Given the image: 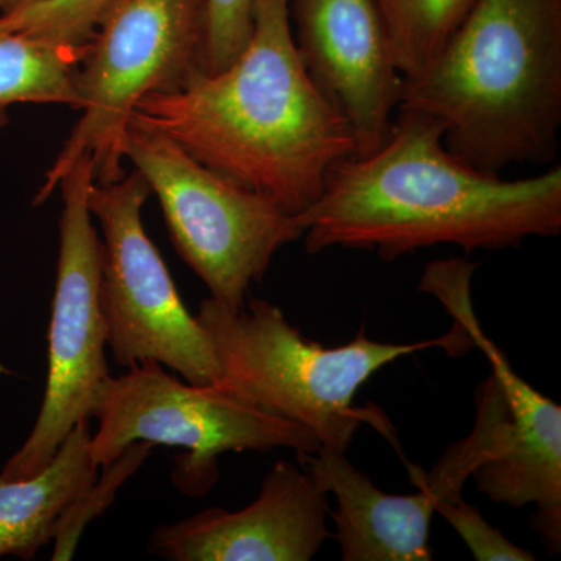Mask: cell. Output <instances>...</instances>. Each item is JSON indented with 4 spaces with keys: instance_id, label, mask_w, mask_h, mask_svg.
<instances>
[{
    "instance_id": "17",
    "label": "cell",
    "mask_w": 561,
    "mask_h": 561,
    "mask_svg": "<svg viewBox=\"0 0 561 561\" xmlns=\"http://www.w3.org/2000/svg\"><path fill=\"white\" fill-rule=\"evenodd\" d=\"M153 445L136 442L128 446L116 460L102 468L103 474L81 491L76 501L62 513L54 535L51 560L68 561L77 551V546L88 524L94 522L116 500L117 491L142 467L150 456Z\"/></svg>"
},
{
    "instance_id": "5",
    "label": "cell",
    "mask_w": 561,
    "mask_h": 561,
    "mask_svg": "<svg viewBox=\"0 0 561 561\" xmlns=\"http://www.w3.org/2000/svg\"><path fill=\"white\" fill-rule=\"evenodd\" d=\"M206 0H110L77 66L83 116L46 173L35 205L46 202L81 154L95 183L124 179L125 130L151 92L180 91L198 70Z\"/></svg>"
},
{
    "instance_id": "2",
    "label": "cell",
    "mask_w": 561,
    "mask_h": 561,
    "mask_svg": "<svg viewBox=\"0 0 561 561\" xmlns=\"http://www.w3.org/2000/svg\"><path fill=\"white\" fill-rule=\"evenodd\" d=\"M135 116L294 216L317 201L332 165L356 153L348 122L302 66L287 0H256L249 44L227 69L144 95Z\"/></svg>"
},
{
    "instance_id": "20",
    "label": "cell",
    "mask_w": 561,
    "mask_h": 561,
    "mask_svg": "<svg viewBox=\"0 0 561 561\" xmlns=\"http://www.w3.org/2000/svg\"><path fill=\"white\" fill-rule=\"evenodd\" d=\"M435 513L443 516L459 534L472 557L478 561H534V553L508 540L483 518L481 511L468 504L463 496L446 497L438 502Z\"/></svg>"
},
{
    "instance_id": "12",
    "label": "cell",
    "mask_w": 561,
    "mask_h": 561,
    "mask_svg": "<svg viewBox=\"0 0 561 561\" xmlns=\"http://www.w3.org/2000/svg\"><path fill=\"white\" fill-rule=\"evenodd\" d=\"M295 46L313 83L341 111L356 157L390 135L404 77L376 0H287Z\"/></svg>"
},
{
    "instance_id": "19",
    "label": "cell",
    "mask_w": 561,
    "mask_h": 561,
    "mask_svg": "<svg viewBox=\"0 0 561 561\" xmlns=\"http://www.w3.org/2000/svg\"><path fill=\"white\" fill-rule=\"evenodd\" d=\"M256 0H206L198 70L213 76L245 49L254 27Z\"/></svg>"
},
{
    "instance_id": "11",
    "label": "cell",
    "mask_w": 561,
    "mask_h": 561,
    "mask_svg": "<svg viewBox=\"0 0 561 561\" xmlns=\"http://www.w3.org/2000/svg\"><path fill=\"white\" fill-rule=\"evenodd\" d=\"M476 267V262L459 257L431 262L419 289L434 295L470 345L485 353L491 375L496 376L507 400V449L474 471L476 486L491 501L513 508L535 505L531 527L556 556L561 549V408L524 381L496 343L483 334L471 305Z\"/></svg>"
},
{
    "instance_id": "6",
    "label": "cell",
    "mask_w": 561,
    "mask_h": 561,
    "mask_svg": "<svg viewBox=\"0 0 561 561\" xmlns=\"http://www.w3.org/2000/svg\"><path fill=\"white\" fill-rule=\"evenodd\" d=\"M122 151L160 201L180 256L210 298L232 311L243 308L250 284L261 283L275 254L302 239L297 216L202 164L135 114Z\"/></svg>"
},
{
    "instance_id": "10",
    "label": "cell",
    "mask_w": 561,
    "mask_h": 561,
    "mask_svg": "<svg viewBox=\"0 0 561 561\" xmlns=\"http://www.w3.org/2000/svg\"><path fill=\"white\" fill-rule=\"evenodd\" d=\"M476 402L478 416L471 434L453 443L427 474L420 471L415 494L379 490L346 453L320 448L297 454L301 467L337 500V511L330 516L335 524L332 538L341 546L343 561L434 559L430 534L438 502L459 496L474 471L500 457L507 445L508 404L493 376L479 386Z\"/></svg>"
},
{
    "instance_id": "1",
    "label": "cell",
    "mask_w": 561,
    "mask_h": 561,
    "mask_svg": "<svg viewBox=\"0 0 561 561\" xmlns=\"http://www.w3.org/2000/svg\"><path fill=\"white\" fill-rule=\"evenodd\" d=\"M297 220L309 254L342 247L393 261L435 245L515 249L560 234L561 168L524 180L479 171L445 146L440 121L398 110L382 146L335 162Z\"/></svg>"
},
{
    "instance_id": "3",
    "label": "cell",
    "mask_w": 561,
    "mask_h": 561,
    "mask_svg": "<svg viewBox=\"0 0 561 561\" xmlns=\"http://www.w3.org/2000/svg\"><path fill=\"white\" fill-rule=\"evenodd\" d=\"M398 110L442 122L445 146L479 171L549 164L561 130V0H476Z\"/></svg>"
},
{
    "instance_id": "15",
    "label": "cell",
    "mask_w": 561,
    "mask_h": 561,
    "mask_svg": "<svg viewBox=\"0 0 561 561\" xmlns=\"http://www.w3.org/2000/svg\"><path fill=\"white\" fill-rule=\"evenodd\" d=\"M83 47L51 46L0 25V128L16 103H57L80 110L73 88Z\"/></svg>"
},
{
    "instance_id": "21",
    "label": "cell",
    "mask_w": 561,
    "mask_h": 561,
    "mask_svg": "<svg viewBox=\"0 0 561 561\" xmlns=\"http://www.w3.org/2000/svg\"><path fill=\"white\" fill-rule=\"evenodd\" d=\"M33 2H36V0H0V14L10 13V11L21 9V7L31 5Z\"/></svg>"
},
{
    "instance_id": "14",
    "label": "cell",
    "mask_w": 561,
    "mask_h": 561,
    "mask_svg": "<svg viewBox=\"0 0 561 561\" xmlns=\"http://www.w3.org/2000/svg\"><path fill=\"white\" fill-rule=\"evenodd\" d=\"M90 420L62 438L49 463L28 478L0 476V559L32 560L54 540L62 513L98 479Z\"/></svg>"
},
{
    "instance_id": "16",
    "label": "cell",
    "mask_w": 561,
    "mask_h": 561,
    "mask_svg": "<svg viewBox=\"0 0 561 561\" xmlns=\"http://www.w3.org/2000/svg\"><path fill=\"white\" fill-rule=\"evenodd\" d=\"M404 79L423 72L476 0H376Z\"/></svg>"
},
{
    "instance_id": "18",
    "label": "cell",
    "mask_w": 561,
    "mask_h": 561,
    "mask_svg": "<svg viewBox=\"0 0 561 561\" xmlns=\"http://www.w3.org/2000/svg\"><path fill=\"white\" fill-rule=\"evenodd\" d=\"M110 0H36L0 14V25L51 46L83 47Z\"/></svg>"
},
{
    "instance_id": "13",
    "label": "cell",
    "mask_w": 561,
    "mask_h": 561,
    "mask_svg": "<svg viewBox=\"0 0 561 561\" xmlns=\"http://www.w3.org/2000/svg\"><path fill=\"white\" fill-rule=\"evenodd\" d=\"M330 512L316 476L279 460L245 508L213 507L157 527L149 551L172 561H309L332 538Z\"/></svg>"
},
{
    "instance_id": "7",
    "label": "cell",
    "mask_w": 561,
    "mask_h": 561,
    "mask_svg": "<svg viewBox=\"0 0 561 561\" xmlns=\"http://www.w3.org/2000/svg\"><path fill=\"white\" fill-rule=\"evenodd\" d=\"M90 419L99 424L90 446L101 470L136 442L187 449L190 457L175 474L187 494H205L214 485L221 454L275 448L313 454L321 448L300 424L261 411L219 386L180 381L153 360L133 365L119 378L106 376Z\"/></svg>"
},
{
    "instance_id": "4",
    "label": "cell",
    "mask_w": 561,
    "mask_h": 561,
    "mask_svg": "<svg viewBox=\"0 0 561 561\" xmlns=\"http://www.w3.org/2000/svg\"><path fill=\"white\" fill-rule=\"evenodd\" d=\"M198 323L209 335L220 368L217 386L261 411L294 421L316 435L321 448L346 453L364 423L382 426L381 412L354 408V398L371 376L416 351L467 343L454 328L434 341L387 343L364 331L335 348L302 337L278 306L250 298L232 311L213 298L202 301Z\"/></svg>"
},
{
    "instance_id": "8",
    "label": "cell",
    "mask_w": 561,
    "mask_h": 561,
    "mask_svg": "<svg viewBox=\"0 0 561 561\" xmlns=\"http://www.w3.org/2000/svg\"><path fill=\"white\" fill-rule=\"evenodd\" d=\"M150 194L135 169L114 183L92 184L88 197L103 232L99 305L106 345L122 367L153 360L195 386H217L220 368L209 335L181 301L144 228Z\"/></svg>"
},
{
    "instance_id": "9",
    "label": "cell",
    "mask_w": 561,
    "mask_h": 561,
    "mask_svg": "<svg viewBox=\"0 0 561 561\" xmlns=\"http://www.w3.org/2000/svg\"><path fill=\"white\" fill-rule=\"evenodd\" d=\"M94 183L88 154H81L58 183L62 197L60 256L46 393L31 435L7 461L2 478H28L43 470L72 427L90 420L95 391L110 375L106 328L99 305L102 241L88 206Z\"/></svg>"
}]
</instances>
